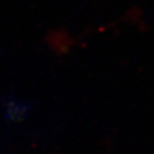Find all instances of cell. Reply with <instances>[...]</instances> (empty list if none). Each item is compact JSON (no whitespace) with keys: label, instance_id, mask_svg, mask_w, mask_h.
I'll use <instances>...</instances> for the list:
<instances>
[{"label":"cell","instance_id":"cell-1","mask_svg":"<svg viewBox=\"0 0 154 154\" xmlns=\"http://www.w3.org/2000/svg\"><path fill=\"white\" fill-rule=\"evenodd\" d=\"M31 111V105L14 97H9L5 102V113L8 120L13 122L23 121Z\"/></svg>","mask_w":154,"mask_h":154}]
</instances>
